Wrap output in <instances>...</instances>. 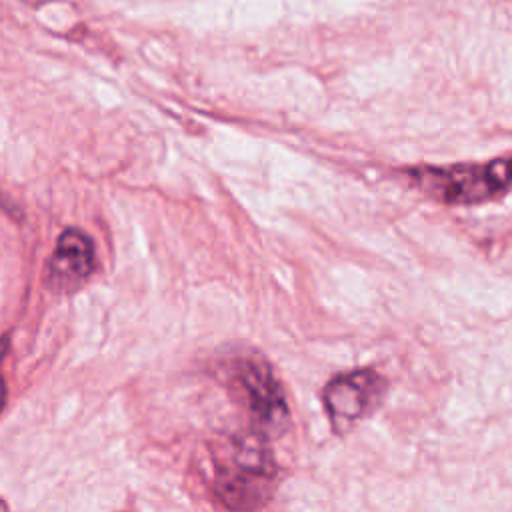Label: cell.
<instances>
[{"mask_svg": "<svg viewBox=\"0 0 512 512\" xmlns=\"http://www.w3.org/2000/svg\"><path fill=\"white\" fill-rule=\"evenodd\" d=\"M238 384L244 388L250 414L262 432H280L288 420L284 394L270 368L262 362H242Z\"/></svg>", "mask_w": 512, "mask_h": 512, "instance_id": "obj_4", "label": "cell"}, {"mask_svg": "<svg viewBox=\"0 0 512 512\" xmlns=\"http://www.w3.org/2000/svg\"><path fill=\"white\" fill-rule=\"evenodd\" d=\"M6 346H8V338H0V364L6 356ZM4 402H6V386H4V378H2V372H0V410L4 408Z\"/></svg>", "mask_w": 512, "mask_h": 512, "instance_id": "obj_6", "label": "cell"}, {"mask_svg": "<svg viewBox=\"0 0 512 512\" xmlns=\"http://www.w3.org/2000/svg\"><path fill=\"white\" fill-rule=\"evenodd\" d=\"M0 508H6V504H4V502H2V500H0Z\"/></svg>", "mask_w": 512, "mask_h": 512, "instance_id": "obj_7", "label": "cell"}, {"mask_svg": "<svg viewBox=\"0 0 512 512\" xmlns=\"http://www.w3.org/2000/svg\"><path fill=\"white\" fill-rule=\"evenodd\" d=\"M386 388V378L372 368H360L332 378L324 388V406L334 428L344 432L372 414L382 404Z\"/></svg>", "mask_w": 512, "mask_h": 512, "instance_id": "obj_3", "label": "cell"}, {"mask_svg": "<svg viewBox=\"0 0 512 512\" xmlns=\"http://www.w3.org/2000/svg\"><path fill=\"white\" fill-rule=\"evenodd\" d=\"M94 268L92 240L80 230H66L56 242L48 264V276L58 288H74L90 276Z\"/></svg>", "mask_w": 512, "mask_h": 512, "instance_id": "obj_5", "label": "cell"}, {"mask_svg": "<svg viewBox=\"0 0 512 512\" xmlns=\"http://www.w3.org/2000/svg\"><path fill=\"white\" fill-rule=\"evenodd\" d=\"M410 178L428 196L446 204H476L506 192L512 186V156L486 164L420 166Z\"/></svg>", "mask_w": 512, "mask_h": 512, "instance_id": "obj_1", "label": "cell"}, {"mask_svg": "<svg viewBox=\"0 0 512 512\" xmlns=\"http://www.w3.org/2000/svg\"><path fill=\"white\" fill-rule=\"evenodd\" d=\"M274 476L276 468L262 438H238L226 462L218 466L216 492L228 508H256L268 498Z\"/></svg>", "mask_w": 512, "mask_h": 512, "instance_id": "obj_2", "label": "cell"}]
</instances>
